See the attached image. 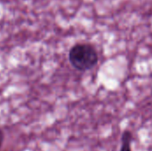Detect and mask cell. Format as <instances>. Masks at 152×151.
<instances>
[{
    "label": "cell",
    "instance_id": "obj_2",
    "mask_svg": "<svg viewBox=\"0 0 152 151\" xmlns=\"http://www.w3.org/2000/svg\"><path fill=\"white\" fill-rule=\"evenodd\" d=\"M132 142H133V133L128 130L123 132L121 136V144H120L119 151H133Z\"/></svg>",
    "mask_w": 152,
    "mask_h": 151
},
{
    "label": "cell",
    "instance_id": "obj_1",
    "mask_svg": "<svg viewBox=\"0 0 152 151\" xmlns=\"http://www.w3.org/2000/svg\"><path fill=\"white\" fill-rule=\"evenodd\" d=\"M69 61L75 69L86 71L97 65L99 55L94 45L87 43H79L70 48Z\"/></svg>",
    "mask_w": 152,
    "mask_h": 151
},
{
    "label": "cell",
    "instance_id": "obj_3",
    "mask_svg": "<svg viewBox=\"0 0 152 151\" xmlns=\"http://www.w3.org/2000/svg\"><path fill=\"white\" fill-rule=\"evenodd\" d=\"M4 132L2 131V129L0 128V150H1V147L4 142Z\"/></svg>",
    "mask_w": 152,
    "mask_h": 151
}]
</instances>
